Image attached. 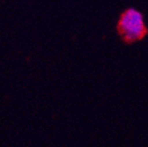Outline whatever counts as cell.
Wrapping results in <instances>:
<instances>
[{
  "label": "cell",
  "mask_w": 148,
  "mask_h": 147,
  "mask_svg": "<svg viewBox=\"0 0 148 147\" xmlns=\"http://www.w3.org/2000/svg\"><path fill=\"white\" fill-rule=\"evenodd\" d=\"M118 31L126 42H136L147 34L143 15L136 9H127L119 19Z\"/></svg>",
  "instance_id": "cell-1"
}]
</instances>
